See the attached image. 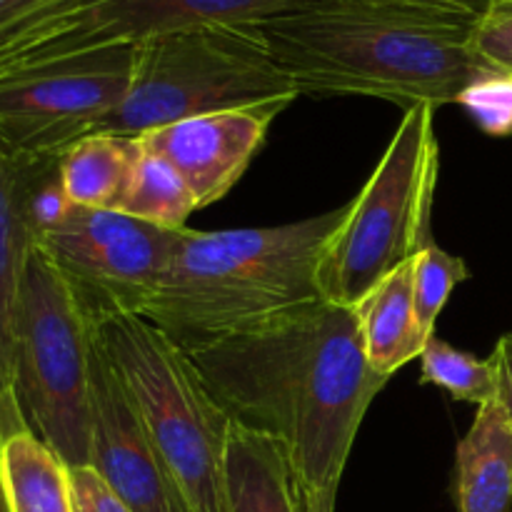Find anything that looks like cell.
Returning <instances> with one entry per match:
<instances>
[{"label": "cell", "mask_w": 512, "mask_h": 512, "mask_svg": "<svg viewBox=\"0 0 512 512\" xmlns=\"http://www.w3.org/2000/svg\"><path fill=\"white\" fill-rule=\"evenodd\" d=\"M0 512H13V510H10V500H8V485H5V470H3V440H0Z\"/></svg>", "instance_id": "cell-29"}, {"label": "cell", "mask_w": 512, "mask_h": 512, "mask_svg": "<svg viewBox=\"0 0 512 512\" xmlns=\"http://www.w3.org/2000/svg\"><path fill=\"white\" fill-rule=\"evenodd\" d=\"M43 3L45 0H0V33Z\"/></svg>", "instance_id": "cell-27"}, {"label": "cell", "mask_w": 512, "mask_h": 512, "mask_svg": "<svg viewBox=\"0 0 512 512\" xmlns=\"http://www.w3.org/2000/svg\"><path fill=\"white\" fill-rule=\"evenodd\" d=\"M308 0H45L0 33V80L88 50L203 25H255Z\"/></svg>", "instance_id": "cell-8"}, {"label": "cell", "mask_w": 512, "mask_h": 512, "mask_svg": "<svg viewBox=\"0 0 512 512\" xmlns=\"http://www.w3.org/2000/svg\"><path fill=\"white\" fill-rule=\"evenodd\" d=\"M490 358H493L495 370H498V395H495V400L503 405L512 423V333L498 340Z\"/></svg>", "instance_id": "cell-26"}, {"label": "cell", "mask_w": 512, "mask_h": 512, "mask_svg": "<svg viewBox=\"0 0 512 512\" xmlns=\"http://www.w3.org/2000/svg\"><path fill=\"white\" fill-rule=\"evenodd\" d=\"M295 98L300 90L273 58L258 23L203 25L135 48L128 95L100 133L140 138L178 120Z\"/></svg>", "instance_id": "cell-6"}, {"label": "cell", "mask_w": 512, "mask_h": 512, "mask_svg": "<svg viewBox=\"0 0 512 512\" xmlns=\"http://www.w3.org/2000/svg\"><path fill=\"white\" fill-rule=\"evenodd\" d=\"M420 383L443 388L460 403L480 408L498 395V370L493 358L478 360L433 335L420 355Z\"/></svg>", "instance_id": "cell-20"}, {"label": "cell", "mask_w": 512, "mask_h": 512, "mask_svg": "<svg viewBox=\"0 0 512 512\" xmlns=\"http://www.w3.org/2000/svg\"><path fill=\"white\" fill-rule=\"evenodd\" d=\"M95 323L73 285L33 245L25 263L15 333L18 395L30 430L65 460L90 465Z\"/></svg>", "instance_id": "cell-7"}, {"label": "cell", "mask_w": 512, "mask_h": 512, "mask_svg": "<svg viewBox=\"0 0 512 512\" xmlns=\"http://www.w3.org/2000/svg\"><path fill=\"white\" fill-rule=\"evenodd\" d=\"M460 512H512V423L498 400L480 405L455 448Z\"/></svg>", "instance_id": "cell-15"}, {"label": "cell", "mask_w": 512, "mask_h": 512, "mask_svg": "<svg viewBox=\"0 0 512 512\" xmlns=\"http://www.w3.org/2000/svg\"><path fill=\"white\" fill-rule=\"evenodd\" d=\"M143 155L140 138L95 133L60 155V178L70 203L120 210Z\"/></svg>", "instance_id": "cell-17"}, {"label": "cell", "mask_w": 512, "mask_h": 512, "mask_svg": "<svg viewBox=\"0 0 512 512\" xmlns=\"http://www.w3.org/2000/svg\"><path fill=\"white\" fill-rule=\"evenodd\" d=\"M70 483H73L75 512H130L128 505L90 465L70 468Z\"/></svg>", "instance_id": "cell-24"}, {"label": "cell", "mask_w": 512, "mask_h": 512, "mask_svg": "<svg viewBox=\"0 0 512 512\" xmlns=\"http://www.w3.org/2000/svg\"><path fill=\"white\" fill-rule=\"evenodd\" d=\"M288 105L285 100H275L178 120L140 135V145L168 160L188 183L198 208H208L243 178L263 148L273 120Z\"/></svg>", "instance_id": "cell-12"}, {"label": "cell", "mask_w": 512, "mask_h": 512, "mask_svg": "<svg viewBox=\"0 0 512 512\" xmlns=\"http://www.w3.org/2000/svg\"><path fill=\"white\" fill-rule=\"evenodd\" d=\"M3 470L13 512H75L70 468L33 430L5 440Z\"/></svg>", "instance_id": "cell-18"}, {"label": "cell", "mask_w": 512, "mask_h": 512, "mask_svg": "<svg viewBox=\"0 0 512 512\" xmlns=\"http://www.w3.org/2000/svg\"><path fill=\"white\" fill-rule=\"evenodd\" d=\"M193 210H198V203L178 170L168 160L143 148L120 213L133 215L158 228L183 230Z\"/></svg>", "instance_id": "cell-19"}, {"label": "cell", "mask_w": 512, "mask_h": 512, "mask_svg": "<svg viewBox=\"0 0 512 512\" xmlns=\"http://www.w3.org/2000/svg\"><path fill=\"white\" fill-rule=\"evenodd\" d=\"M228 512H303L298 475L270 435L233 423L225 453Z\"/></svg>", "instance_id": "cell-14"}, {"label": "cell", "mask_w": 512, "mask_h": 512, "mask_svg": "<svg viewBox=\"0 0 512 512\" xmlns=\"http://www.w3.org/2000/svg\"><path fill=\"white\" fill-rule=\"evenodd\" d=\"M468 278L470 270L463 263V258L443 250L435 240L415 258V313H418V323L428 338L435 335V323H438L453 290Z\"/></svg>", "instance_id": "cell-21"}, {"label": "cell", "mask_w": 512, "mask_h": 512, "mask_svg": "<svg viewBox=\"0 0 512 512\" xmlns=\"http://www.w3.org/2000/svg\"><path fill=\"white\" fill-rule=\"evenodd\" d=\"M413 273L415 260L380 280L353 308L370 368L388 380L420 358L430 340L415 313Z\"/></svg>", "instance_id": "cell-16"}, {"label": "cell", "mask_w": 512, "mask_h": 512, "mask_svg": "<svg viewBox=\"0 0 512 512\" xmlns=\"http://www.w3.org/2000/svg\"><path fill=\"white\" fill-rule=\"evenodd\" d=\"M93 445L90 468L128 505L130 512H190L168 465L150 440L128 388L95 335Z\"/></svg>", "instance_id": "cell-11"}, {"label": "cell", "mask_w": 512, "mask_h": 512, "mask_svg": "<svg viewBox=\"0 0 512 512\" xmlns=\"http://www.w3.org/2000/svg\"><path fill=\"white\" fill-rule=\"evenodd\" d=\"M300 498H303V512H335V503H338V495L303 493V490H300Z\"/></svg>", "instance_id": "cell-28"}, {"label": "cell", "mask_w": 512, "mask_h": 512, "mask_svg": "<svg viewBox=\"0 0 512 512\" xmlns=\"http://www.w3.org/2000/svg\"><path fill=\"white\" fill-rule=\"evenodd\" d=\"M350 3L388 5V8H410V10H433V13H455L480 18L493 0H350Z\"/></svg>", "instance_id": "cell-25"}, {"label": "cell", "mask_w": 512, "mask_h": 512, "mask_svg": "<svg viewBox=\"0 0 512 512\" xmlns=\"http://www.w3.org/2000/svg\"><path fill=\"white\" fill-rule=\"evenodd\" d=\"M348 203L270 228H185L143 318L193 350L320 298L318 265Z\"/></svg>", "instance_id": "cell-3"}, {"label": "cell", "mask_w": 512, "mask_h": 512, "mask_svg": "<svg viewBox=\"0 0 512 512\" xmlns=\"http://www.w3.org/2000/svg\"><path fill=\"white\" fill-rule=\"evenodd\" d=\"M473 50L493 68L512 73V0H493L473 28Z\"/></svg>", "instance_id": "cell-23"}, {"label": "cell", "mask_w": 512, "mask_h": 512, "mask_svg": "<svg viewBox=\"0 0 512 512\" xmlns=\"http://www.w3.org/2000/svg\"><path fill=\"white\" fill-rule=\"evenodd\" d=\"M455 105L465 110L475 120L483 133L493 138H510L512 135V73L490 68L470 80Z\"/></svg>", "instance_id": "cell-22"}, {"label": "cell", "mask_w": 512, "mask_h": 512, "mask_svg": "<svg viewBox=\"0 0 512 512\" xmlns=\"http://www.w3.org/2000/svg\"><path fill=\"white\" fill-rule=\"evenodd\" d=\"M95 335L190 512H228L225 453L233 420L188 350L143 315L103 320Z\"/></svg>", "instance_id": "cell-4"}, {"label": "cell", "mask_w": 512, "mask_h": 512, "mask_svg": "<svg viewBox=\"0 0 512 512\" xmlns=\"http://www.w3.org/2000/svg\"><path fill=\"white\" fill-rule=\"evenodd\" d=\"M135 48L88 50L0 80V143L20 158H60L100 133L133 80Z\"/></svg>", "instance_id": "cell-9"}, {"label": "cell", "mask_w": 512, "mask_h": 512, "mask_svg": "<svg viewBox=\"0 0 512 512\" xmlns=\"http://www.w3.org/2000/svg\"><path fill=\"white\" fill-rule=\"evenodd\" d=\"M188 355L233 423L283 445L303 493L338 495L365 413L388 383L370 368L353 308L310 300Z\"/></svg>", "instance_id": "cell-1"}, {"label": "cell", "mask_w": 512, "mask_h": 512, "mask_svg": "<svg viewBox=\"0 0 512 512\" xmlns=\"http://www.w3.org/2000/svg\"><path fill=\"white\" fill-rule=\"evenodd\" d=\"M183 230L158 228L120 210L73 205L63 223L35 245L68 278L98 325L143 315L163 285Z\"/></svg>", "instance_id": "cell-10"}, {"label": "cell", "mask_w": 512, "mask_h": 512, "mask_svg": "<svg viewBox=\"0 0 512 512\" xmlns=\"http://www.w3.org/2000/svg\"><path fill=\"white\" fill-rule=\"evenodd\" d=\"M433 105L405 110L368 183L348 203L318 265L320 298L355 308L430 243L440 145Z\"/></svg>", "instance_id": "cell-5"}, {"label": "cell", "mask_w": 512, "mask_h": 512, "mask_svg": "<svg viewBox=\"0 0 512 512\" xmlns=\"http://www.w3.org/2000/svg\"><path fill=\"white\" fill-rule=\"evenodd\" d=\"M33 248L23 205V170L18 155L0 143V440L30 430L18 395V303L25 263Z\"/></svg>", "instance_id": "cell-13"}, {"label": "cell", "mask_w": 512, "mask_h": 512, "mask_svg": "<svg viewBox=\"0 0 512 512\" xmlns=\"http://www.w3.org/2000/svg\"><path fill=\"white\" fill-rule=\"evenodd\" d=\"M475 23L470 15L308 0L258 28L300 95L440 108L493 68L473 50Z\"/></svg>", "instance_id": "cell-2"}]
</instances>
